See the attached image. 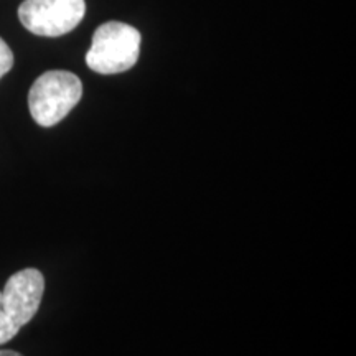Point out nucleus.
Segmentation results:
<instances>
[{
    "label": "nucleus",
    "mask_w": 356,
    "mask_h": 356,
    "mask_svg": "<svg viewBox=\"0 0 356 356\" xmlns=\"http://www.w3.org/2000/svg\"><path fill=\"white\" fill-rule=\"evenodd\" d=\"M81 96L83 83L76 74L63 70L47 71L30 88V114L38 126H56L74 109Z\"/></svg>",
    "instance_id": "1"
},
{
    "label": "nucleus",
    "mask_w": 356,
    "mask_h": 356,
    "mask_svg": "<svg viewBox=\"0 0 356 356\" xmlns=\"http://www.w3.org/2000/svg\"><path fill=\"white\" fill-rule=\"evenodd\" d=\"M140 32L122 22H106L92 35L86 53V65L99 74L129 71L140 55Z\"/></svg>",
    "instance_id": "2"
},
{
    "label": "nucleus",
    "mask_w": 356,
    "mask_h": 356,
    "mask_svg": "<svg viewBox=\"0 0 356 356\" xmlns=\"http://www.w3.org/2000/svg\"><path fill=\"white\" fill-rule=\"evenodd\" d=\"M84 13V0H25L19 8V19L29 32L56 38L76 29Z\"/></svg>",
    "instance_id": "3"
},
{
    "label": "nucleus",
    "mask_w": 356,
    "mask_h": 356,
    "mask_svg": "<svg viewBox=\"0 0 356 356\" xmlns=\"http://www.w3.org/2000/svg\"><path fill=\"white\" fill-rule=\"evenodd\" d=\"M44 277L38 269L29 267L8 277L2 291V309L19 327H25L42 304Z\"/></svg>",
    "instance_id": "4"
},
{
    "label": "nucleus",
    "mask_w": 356,
    "mask_h": 356,
    "mask_svg": "<svg viewBox=\"0 0 356 356\" xmlns=\"http://www.w3.org/2000/svg\"><path fill=\"white\" fill-rule=\"evenodd\" d=\"M20 332V327L8 315L0 309V346L8 343L17 333Z\"/></svg>",
    "instance_id": "5"
},
{
    "label": "nucleus",
    "mask_w": 356,
    "mask_h": 356,
    "mask_svg": "<svg viewBox=\"0 0 356 356\" xmlns=\"http://www.w3.org/2000/svg\"><path fill=\"white\" fill-rule=\"evenodd\" d=\"M13 66V53L10 47L0 38V79H2Z\"/></svg>",
    "instance_id": "6"
},
{
    "label": "nucleus",
    "mask_w": 356,
    "mask_h": 356,
    "mask_svg": "<svg viewBox=\"0 0 356 356\" xmlns=\"http://www.w3.org/2000/svg\"><path fill=\"white\" fill-rule=\"evenodd\" d=\"M0 356H24V355H20L19 351H13V350H0Z\"/></svg>",
    "instance_id": "7"
},
{
    "label": "nucleus",
    "mask_w": 356,
    "mask_h": 356,
    "mask_svg": "<svg viewBox=\"0 0 356 356\" xmlns=\"http://www.w3.org/2000/svg\"><path fill=\"white\" fill-rule=\"evenodd\" d=\"M0 304H2V291H0Z\"/></svg>",
    "instance_id": "8"
}]
</instances>
